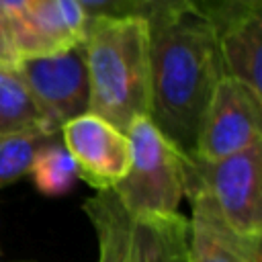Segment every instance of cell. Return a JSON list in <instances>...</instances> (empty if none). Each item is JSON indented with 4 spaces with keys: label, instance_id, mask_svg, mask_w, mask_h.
<instances>
[{
    "label": "cell",
    "instance_id": "obj_1",
    "mask_svg": "<svg viewBox=\"0 0 262 262\" xmlns=\"http://www.w3.org/2000/svg\"><path fill=\"white\" fill-rule=\"evenodd\" d=\"M149 23L151 125L184 156H192L199 127L217 82L225 76L217 31L196 0H162Z\"/></svg>",
    "mask_w": 262,
    "mask_h": 262
},
{
    "label": "cell",
    "instance_id": "obj_2",
    "mask_svg": "<svg viewBox=\"0 0 262 262\" xmlns=\"http://www.w3.org/2000/svg\"><path fill=\"white\" fill-rule=\"evenodd\" d=\"M84 51L90 86L88 113L125 133L135 119L147 117L149 106L147 18H90Z\"/></svg>",
    "mask_w": 262,
    "mask_h": 262
},
{
    "label": "cell",
    "instance_id": "obj_3",
    "mask_svg": "<svg viewBox=\"0 0 262 262\" xmlns=\"http://www.w3.org/2000/svg\"><path fill=\"white\" fill-rule=\"evenodd\" d=\"M125 133L129 139V168L111 190L131 219L176 215L184 199L186 156L147 117L135 119Z\"/></svg>",
    "mask_w": 262,
    "mask_h": 262
},
{
    "label": "cell",
    "instance_id": "obj_4",
    "mask_svg": "<svg viewBox=\"0 0 262 262\" xmlns=\"http://www.w3.org/2000/svg\"><path fill=\"white\" fill-rule=\"evenodd\" d=\"M184 186L201 188L239 235L262 237V141L213 162L186 156Z\"/></svg>",
    "mask_w": 262,
    "mask_h": 262
},
{
    "label": "cell",
    "instance_id": "obj_5",
    "mask_svg": "<svg viewBox=\"0 0 262 262\" xmlns=\"http://www.w3.org/2000/svg\"><path fill=\"white\" fill-rule=\"evenodd\" d=\"M16 70L51 129L59 131L70 119L88 113L90 86L84 43L53 55L23 57Z\"/></svg>",
    "mask_w": 262,
    "mask_h": 262
},
{
    "label": "cell",
    "instance_id": "obj_6",
    "mask_svg": "<svg viewBox=\"0 0 262 262\" xmlns=\"http://www.w3.org/2000/svg\"><path fill=\"white\" fill-rule=\"evenodd\" d=\"M262 96L223 76L205 108L192 158L213 162L262 141Z\"/></svg>",
    "mask_w": 262,
    "mask_h": 262
},
{
    "label": "cell",
    "instance_id": "obj_7",
    "mask_svg": "<svg viewBox=\"0 0 262 262\" xmlns=\"http://www.w3.org/2000/svg\"><path fill=\"white\" fill-rule=\"evenodd\" d=\"M59 139L76 162L78 178L86 180L96 192L115 188L129 168L127 133L92 113L63 123Z\"/></svg>",
    "mask_w": 262,
    "mask_h": 262
},
{
    "label": "cell",
    "instance_id": "obj_8",
    "mask_svg": "<svg viewBox=\"0 0 262 262\" xmlns=\"http://www.w3.org/2000/svg\"><path fill=\"white\" fill-rule=\"evenodd\" d=\"M88 16L76 0H35L20 16L6 20L18 59L53 55L84 43Z\"/></svg>",
    "mask_w": 262,
    "mask_h": 262
},
{
    "label": "cell",
    "instance_id": "obj_9",
    "mask_svg": "<svg viewBox=\"0 0 262 262\" xmlns=\"http://www.w3.org/2000/svg\"><path fill=\"white\" fill-rule=\"evenodd\" d=\"M184 196L190 203L186 262H262V237L233 231L201 188L184 186Z\"/></svg>",
    "mask_w": 262,
    "mask_h": 262
},
{
    "label": "cell",
    "instance_id": "obj_10",
    "mask_svg": "<svg viewBox=\"0 0 262 262\" xmlns=\"http://www.w3.org/2000/svg\"><path fill=\"white\" fill-rule=\"evenodd\" d=\"M217 45L225 76L237 80L256 96H262V16L250 14L229 23L217 31Z\"/></svg>",
    "mask_w": 262,
    "mask_h": 262
},
{
    "label": "cell",
    "instance_id": "obj_11",
    "mask_svg": "<svg viewBox=\"0 0 262 262\" xmlns=\"http://www.w3.org/2000/svg\"><path fill=\"white\" fill-rule=\"evenodd\" d=\"M84 213L90 219L96 242L98 260L96 262H121L125 246L129 239L131 217L119 203L113 190H98L84 203Z\"/></svg>",
    "mask_w": 262,
    "mask_h": 262
},
{
    "label": "cell",
    "instance_id": "obj_12",
    "mask_svg": "<svg viewBox=\"0 0 262 262\" xmlns=\"http://www.w3.org/2000/svg\"><path fill=\"white\" fill-rule=\"evenodd\" d=\"M29 129H47L59 133L43 121L35 100L31 98L16 70V63H0V133Z\"/></svg>",
    "mask_w": 262,
    "mask_h": 262
},
{
    "label": "cell",
    "instance_id": "obj_13",
    "mask_svg": "<svg viewBox=\"0 0 262 262\" xmlns=\"http://www.w3.org/2000/svg\"><path fill=\"white\" fill-rule=\"evenodd\" d=\"M29 176L41 194L61 196L74 188L78 180V168L61 139L55 137L37 149L29 168Z\"/></svg>",
    "mask_w": 262,
    "mask_h": 262
},
{
    "label": "cell",
    "instance_id": "obj_14",
    "mask_svg": "<svg viewBox=\"0 0 262 262\" xmlns=\"http://www.w3.org/2000/svg\"><path fill=\"white\" fill-rule=\"evenodd\" d=\"M55 137L59 133L47 129L0 133V188L27 176L37 149Z\"/></svg>",
    "mask_w": 262,
    "mask_h": 262
},
{
    "label": "cell",
    "instance_id": "obj_15",
    "mask_svg": "<svg viewBox=\"0 0 262 262\" xmlns=\"http://www.w3.org/2000/svg\"><path fill=\"white\" fill-rule=\"evenodd\" d=\"M151 229V262H186L188 219L180 213L170 217H143Z\"/></svg>",
    "mask_w": 262,
    "mask_h": 262
},
{
    "label": "cell",
    "instance_id": "obj_16",
    "mask_svg": "<svg viewBox=\"0 0 262 262\" xmlns=\"http://www.w3.org/2000/svg\"><path fill=\"white\" fill-rule=\"evenodd\" d=\"M88 18L98 16H147L154 0H76Z\"/></svg>",
    "mask_w": 262,
    "mask_h": 262
},
{
    "label": "cell",
    "instance_id": "obj_17",
    "mask_svg": "<svg viewBox=\"0 0 262 262\" xmlns=\"http://www.w3.org/2000/svg\"><path fill=\"white\" fill-rule=\"evenodd\" d=\"M121 262H151V229L147 219H131L129 239Z\"/></svg>",
    "mask_w": 262,
    "mask_h": 262
},
{
    "label": "cell",
    "instance_id": "obj_18",
    "mask_svg": "<svg viewBox=\"0 0 262 262\" xmlns=\"http://www.w3.org/2000/svg\"><path fill=\"white\" fill-rule=\"evenodd\" d=\"M0 63H8V66L18 63L12 35H10V29H8V23H6L2 10H0Z\"/></svg>",
    "mask_w": 262,
    "mask_h": 262
},
{
    "label": "cell",
    "instance_id": "obj_19",
    "mask_svg": "<svg viewBox=\"0 0 262 262\" xmlns=\"http://www.w3.org/2000/svg\"><path fill=\"white\" fill-rule=\"evenodd\" d=\"M35 0H0V10L4 14L6 20H14L16 16H20Z\"/></svg>",
    "mask_w": 262,
    "mask_h": 262
}]
</instances>
